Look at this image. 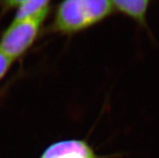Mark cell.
<instances>
[{
    "label": "cell",
    "mask_w": 159,
    "mask_h": 158,
    "mask_svg": "<svg viewBox=\"0 0 159 158\" xmlns=\"http://www.w3.org/2000/svg\"><path fill=\"white\" fill-rule=\"evenodd\" d=\"M113 7L107 0H67L58 6L54 26L63 32L82 30L105 18Z\"/></svg>",
    "instance_id": "1"
},
{
    "label": "cell",
    "mask_w": 159,
    "mask_h": 158,
    "mask_svg": "<svg viewBox=\"0 0 159 158\" xmlns=\"http://www.w3.org/2000/svg\"><path fill=\"white\" fill-rule=\"evenodd\" d=\"M48 7L39 14L18 22H12L0 40V52L13 60L20 57L36 39Z\"/></svg>",
    "instance_id": "2"
},
{
    "label": "cell",
    "mask_w": 159,
    "mask_h": 158,
    "mask_svg": "<svg viewBox=\"0 0 159 158\" xmlns=\"http://www.w3.org/2000/svg\"><path fill=\"white\" fill-rule=\"evenodd\" d=\"M40 158H95V154L85 142L70 140L52 144Z\"/></svg>",
    "instance_id": "3"
},
{
    "label": "cell",
    "mask_w": 159,
    "mask_h": 158,
    "mask_svg": "<svg viewBox=\"0 0 159 158\" xmlns=\"http://www.w3.org/2000/svg\"><path fill=\"white\" fill-rule=\"evenodd\" d=\"M113 7L132 17L141 25H146V14L150 3L148 0H116L111 1Z\"/></svg>",
    "instance_id": "4"
},
{
    "label": "cell",
    "mask_w": 159,
    "mask_h": 158,
    "mask_svg": "<svg viewBox=\"0 0 159 158\" xmlns=\"http://www.w3.org/2000/svg\"><path fill=\"white\" fill-rule=\"evenodd\" d=\"M11 7H16L17 11L13 22H18L39 14L48 7L49 2L47 0H27L9 2Z\"/></svg>",
    "instance_id": "5"
},
{
    "label": "cell",
    "mask_w": 159,
    "mask_h": 158,
    "mask_svg": "<svg viewBox=\"0 0 159 158\" xmlns=\"http://www.w3.org/2000/svg\"><path fill=\"white\" fill-rule=\"evenodd\" d=\"M12 61L10 58L5 56L3 53L0 52V80L7 72L8 69L10 68Z\"/></svg>",
    "instance_id": "6"
}]
</instances>
